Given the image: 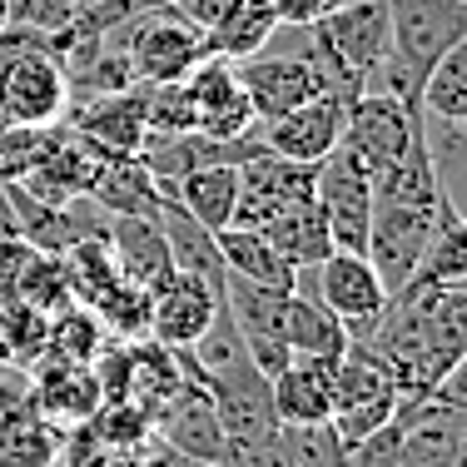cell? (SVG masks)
<instances>
[{"label": "cell", "mask_w": 467, "mask_h": 467, "mask_svg": "<svg viewBox=\"0 0 467 467\" xmlns=\"http://www.w3.org/2000/svg\"><path fill=\"white\" fill-rule=\"evenodd\" d=\"M5 5H10V26H30V30L60 36V30H70L80 0H5Z\"/></svg>", "instance_id": "obj_34"}, {"label": "cell", "mask_w": 467, "mask_h": 467, "mask_svg": "<svg viewBox=\"0 0 467 467\" xmlns=\"http://www.w3.org/2000/svg\"><path fill=\"white\" fill-rule=\"evenodd\" d=\"M65 135H70L65 119H55V125H5L0 130V184H20L30 170H40Z\"/></svg>", "instance_id": "obj_25"}, {"label": "cell", "mask_w": 467, "mask_h": 467, "mask_svg": "<svg viewBox=\"0 0 467 467\" xmlns=\"http://www.w3.org/2000/svg\"><path fill=\"white\" fill-rule=\"evenodd\" d=\"M328 5H343V0H328Z\"/></svg>", "instance_id": "obj_40"}, {"label": "cell", "mask_w": 467, "mask_h": 467, "mask_svg": "<svg viewBox=\"0 0 467 467\" xmlns=\"http://www.w3.org/2000/svg\"><path fill=\"white\" fill-rule=\"evenodd\" d=\"M338 135H343V105L328 95H314L304 105H294L288 115L259 125L264 150L279 154V160H294V164H318L338 144Z\"/></svg>", "instance_id": "obj_14"}, {"label": "cell", "mask_w": 467, "mask_h": 467, "mask_svg": "<svg viewBox=\"0 0 467 467\" xmlns=\"http://www.w3.org/2000/svg\"><path fill=\"white\" fill-rule=\"evenodd\" d=\"M418 109L438 119H467V40L432 60V70L422 75Z\"/></svg>", "instance_id": "obj_24"}, {"label": "cell", "mask_w": 467, "mask_h": 467, "mask_svg": "<svg viewBox=\"0 0 467 467\" xmlns=\"http://www.w3.org/2000/svg\"><path fill=\"white\" fill-rule=\"evenodd\" d=\"M105 343H109V333H105V324L95 318V308H85V304H65L60 314H50V353H46V358L95 363Z\"/></svg>", "instance_id": "obj_26"}, {"label": "cell", "mask_w": 467, "mask_h": 467, "mask_svg": "<svg viewBox=\"0 0 467 467\" xmlns=\"http://www.w3.org/2000/svg\"><path fill=\"white\" fill-rule=\"evenodd\" d=\"M314 30H318V40L363 80V90H368V75L378 70V60L388 55V46H393V26H388L383 0H343V5H328L324 16L314 20Z\"/></svg>", "instance_id": "obj_8"}, {"label": "cell", "mask_w": 467, "mask_h": 467, "mask_svg": "<svg viewBox=\"0 0 467 467\" xmlns=\"http://www.w3.org/2000/svg\"><path fill=\"white\" fill-rule=\"evenodd\" d=\"M229 5H239V0H170V10H174L180 20H189L194 30H209Z\"/></svg>", "instance_id": "obj_37"}, {"label": "cell", "mask_w": 467, "mask_h": 467, "mask_svg": "<svg viewBox=\"0 0 467 467\" xmlns=\"http://www.w3.org/2000/svg\"><path fill=\"white\" fill-rule=\"evenodd\" d=\"M284 343L294 353H314V358H343L348 333H343V324L314 294H298L294 288V294L284 298Z\"/></svg>", "instance_id": "obj_23"}, {"label": "cell", "mask_w": 467, "mask_h": 467, "mask_svg": "<svg viewBox=\"0 0 467 467\" xmlns=\"http://www.w3.org/2000/svg\"><path fill=\"white\" fill-rule=\"evenodd\" d=\"M70 130L99 160H125L144 150V85L95 95L85 105H70Z\"/></svg>", "instance_id": "obj_11"}, {"label": "cell", "mask_w": 467, "mask_h": 467, "mask_svg": "<svg viewBox=\"0 0 467 467\" xmlns=\"http://www.w3.org/2000/svg\"><path fill=\"white\" fill-rule=\"evenodd\" d=\"M125 46L130 80L135 85H174L204 60V30H194L174 10H150L130 26L109 30Z\"/></svg>", "instance_id": "obj_2"}, {"label": "cell", "mask_w": 467, "mask_h": 467, "mask_svg": "<svg viewBox=\"0 0 467 467\" xmlns=\"http://www.w3.org/2000/svg\"><path fill=\"white\" fill-rule=\"evenodd\" d=\"M0 234H5V229H0Z\"/></svg>", "instance_id": "obj_43"}, {"label": "cell", "mask_w": 467, "mask_h": 467, "mask_svg": "<svg viewBox=\"0 0 467 467\" xmlns=\"http://www.w3.org/2000/svg\"><path fill=\"white\" fill-rule=\"evenodd\" d=\"M219 467H298L294 452L284 442V428L264 432V438H244V442H224Z\"/></svg>", "instance_id": "obj_33"}, {"label": "cell", "mask_w": 467, "mask_h": 467, "mask_svg": "<svg viewBox=\"0 0 467 467\" xmlns=\"http://www.w3.org/2000/svg\"><path fill=\"white\" fill-rule=\"evenodd\" d=\"M95 318L105 324L109 338H119V343L150 338V294H144V288H135L130 279H115L105 294H99Z\"/></svg>", "instance_id": "obj_29"}, {"label": "cell", "mask_w": 467, "mask_h": 467, "mask_svg": "<svg viewBox=\"0 0 467 467\" xmlns=\"http://www.w3.org/2000/svg\"><path fill=\"white\" fill-rule=\"evenodd\" d=\"M16 298H20V304H30V308H40V314H60L65 304H75L70 274H65L60 254H40L36 249V259H30V269H26V279H20Z\"/></svg>", "instance_id": "obj_30"}, {"label": "cell", "mask_w": 467, "mask_h": 467, "mask_svg": "<svg viewBox=\"0 0 467 467\" xmlns=\"http://www.w3.org/2000/svg\"><path fill=\"white\" fill-rule=\"evenodd\" d=\"M0 130H5V119H0Z\"/></svg>", "instance_id": "obj_41"}, {"label": "cell", "mask_w": 467, "mask_h": 467, "mask_svg": "<svg viewBox=\"0 0 467 467\" xmlns=\"http://www.w3.org/2000/svg\"><path fill=\"white\" fill-rule=\"evenodd\" d=\"M30 259H36V244L20 234H0V304H16Z\"/></svg>", "instance_id": "obj_36"}, {"label": "cell", "mask_w": 467, "mask_h": 467, "mask_svg": "<svg viewBox=\"0 0 467 467\" xmlns=\"http://www.w3.org/2000/svg\"><path fill=\"white\" fill-rule=\"evenodd\" d=\"M264 239H269L294 269H318V264L333 254L324 209H318L314 199H298V204H288L284 214H274L269 224H264Z\"/></svg>", "instance_id": "obj_22"}, {"label": "cell", "mask_w": 467, "mask_h": 467, "mask_svg": "<svg viewBox=\"0 0 467 467\" xmlns=\"http://www.w3.org/2000/svg\"><path fill=\"white\" fill-rule=\"evenodd\" d=\"M264 5L279 16V26H314L328 10V0H264Z\"/></svg>", "instance_id": "obj_38"}, {"label": "cell", "mask_w": 467, "mask_h": 467, "mask_svg": "<svg viewBox=\"0 0 467 467\" xmlns=\"http://www.w3.org/2000/svg\"><path fill=\"white\" fill-rule=\"evenodd\" d=\"M194 105L184 95V80L174 85H144V140L150 135H189Z\"/></svg>", "instance_id": "obj_31"}, {"label": "cell", "mask_w": 467, "mask_h": 467, "mask_svg": "<svg viewBox=\"0 0 467 467\" xmlns=\"http://www.w3.org/2000/svg\"><path fill=\"white\" fill-rule=\"evenodd\" d=\"M214 244H219V259H224L229 274H239V279H249V284H264V288H279V294H294L298 269L264 239V229L229 224V229L214 234Z\"/></svg>", "instance_id": "obj_20"}, {"label": "cell", "mask_w": 467, "mask_h": 467, "mask_svg": "<svg viewBox=\"0 0 467 467\" xmlns=\"http://www.w3.org/2000/svg\"><path fill=\"white\" fill-rule=\"evenodd\" d=\"M398 383L393 373H388V363L378 358L368 343H348L338 358V393H333V432H338L343 442H358L368 438L373 428H383V422H393L398 413Z\"/></svg>", "instance_id": "obj_4"}, {"label": "cell", "mask_w": 467, "mask_h": 467, "mask_svg": "<svg viewBox=\"0 0 467 467\" xmlns=\"http://www.w3.org/2000/svg\"><path fill=\"white\" fill-rule=\"evenodd\" d=\"M314 204L324 209L333 249L363 254L368 224H373V170L353 150L333 144L324 160L314 164Z\"/></svg>", "instance_id": "obj_3"}, {"label": "cell", "mask_w": 467, "mask_h": 467, "mask_svg": "<svg viewBox=\"0 0 467 467\" xmlns=\"http://www.w3.org/2000/svg\"><path fill=\"white\" fill-rule=\"evenodd\" d=\"M234 75H239V85H244V95H249L259 125H269V119H279L294 105H304V99L318 95L314 70H308V60L298 50L264 46L259 55H249V60L234 65Z\"/></svg>", "instance_id": "obj_10"}, {"label": "cell", "mask_w": 467, "mask_h": 467, "mask_svg": "<svg viewBox=\"0 0 467 467\" xmlns=\"http://www.w3.org/2000/svg\"><path fill=\"white\" fill-rule=\"evenodd\" d=\"M5 26H10V5L0 0V30H5Z\"/></svg>", "instance_id": "obj_39"}, {"label": "cell", "mask_w": 467, "mask_h": 467, "mask_svg": "<svg viewBox=\"0 0 467 467\" xmlns=\"http://www.w3.org/2000/svg\"><path fill=\"white\" fill-rule=\"evenodd\" d=\"M284 442L298 467H353L348 442L333 432V422H308V428H284Z\"/></svg>", "instance_id": "obj_32"}, {"label": "cell", "mask_w": 467, "mask_h": 467, "mask_svg": "<svg viewBox=\"0 0 467 467\" xmlns=\"http://www.w3.org/2000/svg\"><path fill=\"white\" fill-rule=\"evenodd\" d=\"M448 214H458V209H448V204H408V199L373 194V224H368L363 259L373 264V274L383 279L388 294H398V288L418 274L432 234H438V224Z\"/></svg>", "instance_id": "obj_1"}, {"label": "cell", "mask_w": 467, "mask_h": 467, "mask_svg": "<svg viewBox=\"0 0 467 467\" xmlns=\"http://www.w3.org/2000/svg\"><path fill=\"white\" fill-rule=\"evenodd\" d=\"M418 140V109H408L403 99L393 95H378V90H363L343 105V135L338 144L353 150L363 164L373 170V180L383 170H393L398 160L408 154V144Z\"/></svg>", "instance_id": "obj_6"}, {"label": "cell", "mask_w": 467, "mask_h": 467, "mask_svg": "<svg viewBox=\"0 0 467 467\" xmlns=\"http://www.w3.org/2000/svg\"><path fill=\"white\" fill-rule=\"evenodd\" d=\"M30 378V403L40 418H50L55 428H75V422L95 418L99 398V378L90 363H65V358H40Z\"/></svg>", "instance_id": "obj_15"}, {"label": "cell", "mask_w": 467, "mask_h": 467, "mask_svg": "<svg viewBox=\"0 0 467 467\" xmlns=\"http://www.w3.org/2000/svg\"><path fill=\"white\" fill-rule=\"evenodd\" d=\"M184 95H189V105H194V130L209 140H244L259 125L229 60L204 55V60L184 75Z\"/></svg>", "instance_id": "obj_9"}, {"label": "cell", "mask_w": 467, "mask_h": 467, "mask_svg": "<svg viewBox=\"0 0 467 467\" xmlns=\"http://www.w3.org/2000/svg\"><path fill=\"white\" fill-rule=\"evenodd\" d=\"M274 36H279V16H274L264 0H239V5H229L224 16L204 30V55L239 65V60H249V55H259Z\"/></svg>", "instance_id": "obj_21"}, {"label": "cell", "mask_w": 467, "mask_h": 467, "mask_svg": "<svg viewBox=\"0 0 467 467\" xmlns=\"http://www.w3.org/2000/svg\"><path fill=\"white\" fill-rule=\"evenodd\" d=\"M90 199L105 209L109 219L119 214H160L164 194H160V180L150 174V164L140 154H125V160H105L90 184Z\"/></svg>", "instance_id": "obj_18"}, {"label": "cell", "mask_w": 467, "mask_h": 467, "mask_svg": "<svg viewBox=\"0 0 467 467\" xmlns=\"http://www.w3.org/2000/svg\"><path fill=\"white\" fill-rule=\"evenodd\" d=\"M333 393H338V358L294 353V358L269 378V398H274V418H279V428L328 422Z\"/></svg>", "instance_id": "obj_12"}, {"label": "cell", "mask_w": 467, "mask_h": 467, "mask_svg": "<svg viewBox=\"0 0 467 467\" xmlns=\"http://www.w3.org/2000/svg\"><path fill=\"white\" fill-rule=\"evenodd\" d=\"M105 244H109V259H115L119 279H130L135 288H144V294H154V288L174 274L160 214H119V219H109Z\"/></svg>", "instance_id": "obj_16"}, {"label": "cell", "mask_w": 467, "mask_h": 467, "mask_svg": "<svg viewBox=\"0 0 467 467\" xmlns=\"http://www.w3.org/2000/svg\"><path fill=\"white\" fill-rule=\"evenodd\" d=\"M0 338H5V348H10V363L30 373L50 353V314L20 304V298L16 304H0Z\"/></svg>", "instance_id": "obj_28"}, {"label": "cell", "mask_w": 467, "mask_h": 467, "mask_svg": "<svg viewBox=\"0 0 467 467\" xmlns=\"http://www.w3.org/2000/svg\"><path fill=\"white\" fill-rule=\"evenodd\" d=\"M80 5H90V0H80Z\"/></svg>", "instance_id": "obj_42"}, {"label": "cell", "mask_w": 467, "mask_h": 467, "mask_svg": "<svg viewBox=\"0 0 467 467\" xmlns=\"http://www.w3.org/2000/svg\"><path fill=\"white\" fill-rule=\"evenodd\" d=\"M214 314H219L214 288L174 269L150 294V338L164 343V348H194L204 338V328L214 324Z\"/></svg>", "instance_id": "obj_13"}, {"label": "cell", "mask_w": 467, "mask_h": 467, "mask_svg": "<svg viewBox=\"0 0 467 467\" xmlns=\"http://www.w3.org/2000/svg\"><path fill=\"white\" fill-rule=\"evenodd\" d=\"M294 288L298 294H314L318 304L343 324L348 338H363L368 324L383 314V304H388V288L373 274V264L363 259V254H343V249H333L318 269H298Z\"/></svg>", "instance_id": "obj_5"}, {"label": "cell", "mask_w": 467, "mask_h": 467, "mask_svg": "<svg viewBox=\"0 0 467 467\" xmlns=\"http://www.w3.org/2000/svg\"><path fill=\"white\" fill-rule=\"evenodd\" d=\"M348 458H353V467H398L403 462V428H398V418L373 428L368 438L348 442Z\"/></svg>", "instance_id": "obj_35"}, {"label": "cell", "mask_w": 467, "mask_h": 467, "mask_svg": "<svg viewBox=\"0 0 467 467\" xmlns=\"http://www.w3.org/2000/svg\"><path fill=\"white\" fill-rule=\"evenodd\" d=\"M418 284H438V288H467V229H462V214H448L432 234L428 254H422Z\"/></svg>", "instance_id": "obj_27"}, {"label": "cell", "mask_w": 467, "mask_h": 467, "mask_svg": "<svg viewBox=\"0 0 467 467\" xmlns=\"http://www.w3.org/2000/svg\"><path fill=\"white\" fill-rule=\"evenodd\" d=\"M164 199L184 209L189 219H199L209 234L234 224V199H239V164H204V170H189L184 180H174L164 189Z\"/></svg>", "instance_id": "obj_17"}, {"label": "cell", "mask_w": 467, "mask_h": 467, "mask_svg": "<svg viewBox=\"0 0 467 467\" xmlns=\"http://www.w3.org/2000/svg\"><path fill=\"white\" fill-rule=\"evenodd\" d=\"M160 229H164V244H170V259H174V269L189 274V279H199V284H209L219 294V284H224V259H219V244H214V234H209L199 219H189L174 199H164L160 204Z\"/></svg>", "instance_id": "obj_19"}, {"label": "cell", "mask_w": 467, "mask_h": 467, "mask_svg": "<svg viewBox=\"0 0 467 467\" xmlns=\"http://www.w3.org/2000/svg\"><path fill=\"white\" fill-rule=\"evenodd\" d=\"M298 199H314V164H294L259 150L239 164V199H234V224L264 229L274 214H284Z\"/></svg>", "instance_id": "obj_7"}]
</instances>
